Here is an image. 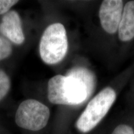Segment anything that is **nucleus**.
Segmentation results:
<instances>
[{
  "label": "nucleus",
  "instance_id": "obj_4",
  "mask_svg": "<svg viewBox=\"0 0 134 134\" xmlns=\"http://www.w3.org/2000/svg\"><path fill=\"white\" fill-rule=\"evenodd\" d=\"M50 110L47 105L35 99H27L20 104L15 115V122L21 128L38 131L48 124Z\"/></svg>",
  "mask_w": 134,
  "mask_h": 134
},
{
  "label": "nucleus",
  "instance_id": "obj_3",
  "mask_svg": "<svg viewBox=\"0 0 134 134\" xmlns=\"http://www.w3.org/2000/svg\"><path fill=\"white\" fill-rule=\"evenodd\" d=\"M68 48V37L64 26L61 23H54L48 26L40 41V55L43 62L48 65L60 62L66 55Z\"/></svg>",
  "mask_w": 134,
  "mask_h": 134
},
{
  "label": "nucleus",
  "instance_id": "obj_7",
  "mask_svg": "<svg viewBox=\"0 0 134 134\" xmlns=\"http://www.w3.org/2000/svg\"><path fill=\"white\" fill-rule=\"evenodd\" d=\"M118 36L122 42H129L134 38V1L125 4L119 26Z\"/></svg>",
  "mask_w": 134,
  "mask_h": 134
},
{
  "label": "nucleus",
  "instance_id": "obj_8",
  "mask_svg": "<svg viewBox=\"0 0 134 134\" xmlns=\"http://www.w3.org/2000/svg\"><path fill=\"white\" fill-rule=\"evenodd\" d=\"M67 75L75 77L83 81L88 87L90 94L91 93L94 88V77L88 70L83 68H73Z\"/></svg>",
  "mask_w": 134,
  "mask_h": 134
},
{
  "label": "nucleus",
  "instance_id": "obj_12",
  "mask_svg": "<svg viewBox=\"0 0 134 134\" xmlns=\"http://www.w3.org/2000/svg\"><path fill=\"white\" fill-rule=\"evenodd\" d=\"M19 1L14 0H0V14L8 13L11 7Z\"/></svg>",
  "mask_w": 134,
  "mask_h": 134
},
{
  "label": "nucleus",
  "instance_id": "obj_6",
  "mask_svg": "<svg viewBox=\"0 0 134 134\" xmlns=\"http://www.w3.org/2000/svg\"><path fill=\"white\" fill-rule=\"evenodd\" d=\"M0 32L15 44L21 45L25 41L21 18L16 11H11L3 17L0 23Z\"/></svg>",
  "mask_w": 134,
  "mask_h": 134
},
{
  "label": "nucleus",
  "instance_id": "obj_11",
  "mask_svg": "<svg viewBox=\"0 0 134 134\" xmlns=\"http://www.w3.org/2000/svg\"><path fill=\"white\" fill-rule=\"evenodd\" d=\"M111 134H134V130L130 125L122 124L117 125Z\"/></svg>",
  "mask_w": 134,
  "mask_h": 134
},
{
  "label": "nucleus",
  "instance_id": "obj_5",
  "mask_svg": "<svg viewBox=\"0 0 134 134\" xmlns=\"http://www.w3.org/2000/svg\"><path fill=\"white\" fill-rule=\"evenodd\" d=\"M123 9L124 1L121 0H105L102 2L99 17L104 31L110 34L118 31Z\"/></svg>",
  "mask_w": 134,
  "mask_h": 134
},
{
  "label": "nucleus",
  "instance_id": "obj_1",
  "mask_svg": "<svg viewBox=\"0 0 134 134\" xmlns=\"http://www.w3.org/2000/svg\"><path fill=\"white\" fill-rule=\"evenodd\" d=\"M86 85L71 76L55 75L48 83V99L54 104L76 105L83 103L90 96Z\"/></svg>",
  "mask_w": 134,
  "mask_h": 134
},
{
  "label": "nucleus",
  "instance_id": "obj_2",
  "mask_svg": "<svg viewBox=\"0 0 134 134\" xmlns=\"http://www.w3.org/2000/svg\"><path fill=\"white\" fill-rule=\"evenodd\" d=\"M116 99V93L111 87L101 90L89 102L77 120L76 127L80 132L91 131L103 119Z\"/></svg>",
  "mask_w": 134,
  "mask_h": 134
},
{
  "label": "nucleus",
  "instance_id": "obj_9",
  "mask_svg": "<svg viewBox=\"0 0 134 134\" xmlns=\"http://www.w3.org/2000/svg\"><path fill=\"white\" fill-rule=\"evenodd\" d=\"M11 81L7 74L0 70V100L6 96L10 90Z\"/></svg>",
  "mask_w": 134,
  "mask_h": 134
},
{
  "label": "nucleus",
  "instance_id": "obj_10",
  "mask_svg": "<svg viewBox=\"0 0 134 134\" xmlns=\"http://www.w3.org/2000/svg\"><path fill=\"white\" fill-rule=\"evenodd\" d=\"M12 51L11 43L6 38L0 37V61L9 57L12 53Z\"/></svg>",
  "mask_w": 134,
  "mask_h": 134
}]
</instances>
